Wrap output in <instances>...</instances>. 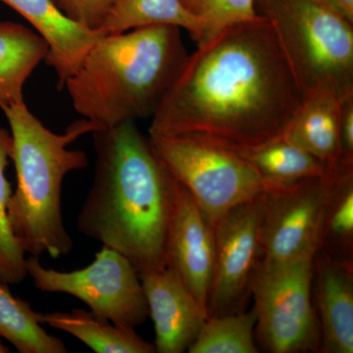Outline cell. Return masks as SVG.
<instances>
[{"instance_id": "obj_7", "label": "cell", "mask_w": 353, "mask_h": 353, "mask_svg": "<svg viewBox=\"0 0 353 353\" xmlns=\"http://www.w3.org/2000/svg\"><path fill=\"white\" fill-rule=\"evenodd\" d=\"M314 256L260 262L250 285L260 343L271 353L319 352V320L312 301Z\"/></svg>"}, {"instance_id": "obj_15", "label": "cell", "mask_w": 353, "mask_h": 353, "mask_svg": "<svg viewBox=\"0 0 353 353\" xmlns=\"http://www.w3.org/2000/svg\"><path fill=\"white\" fill-rule=\"evenodd\" d=\"M341 101L329 94L304 97L301 108L290 121L283 136L310 153L334 170L343 166L340 161Z\"/></svg>"}, {"instance_id": "obj_27", "label": "cell", "mask_w": 353, "mask_h": 353, "mask_svg": "<svg viewBox=\"0 0 353 353\" xmlns=\"http://www.w3.org/2000/svg\"><path fill=\"white\" fill-rule=\"evenodd\" d=\"M353 22V0H323Z\"/></svg>"}, {"instance_id": "obj_10", "label": "cell", "mask_w": 353, "mask_h": 353, "mask_svg": "<svg viewBox=\"0 0 353 353\" xmlns=\"http://www.w3.org/2000/svg\"><path fill=\"white\" fill-rule=\"evenodd\" d=\"M261 196L236 206L214 226V263L208 299V317L239 311L262 261Z\"/></svg>"}, {"instance_id": "obj_24", "label": "cell", "mask_w": 353, "mask_h": 353, "mask_svg": "<svg viewBox=\"0 0 353 353\" xmlns=\"http://www.w3.org/2000/svg\"><path fill=\"white\" fill-rule=\"evenodd\" d=\"M203 28L201 44L228 27L260 17L255 0H181Z\"/></svg>"}, {"instance_id": "obj_11", "label": "cell", "mask_w": 353, "mask_h": 353, "mask_svg": "<svg viewBox=\"0 0 353 353\" xmlns=\"http://www.w3.org/2000/svg\"><path fill=\"white\" fill-rule=\"evenodd\" d=\"M214 228L209 224L189 190L176 181L167 236L166 265L178 273L206 310L214 263Z\"/></svg>"}, {"instance_id": "obj_19", "label": "cell", "mask_w": 353, "mask_h": 353, "mask_svg": "<svg viewBox=\"0 0 353 353\" xmlns=\"http://www.w3.org/2000/svg\"><path fill=\"white\" fill-rule=\"evenodd\" d=\"M152 25H170L189 32L197 46L203 28L190 15L181 0H115L102 25L105 34H119Z\"/></svg>"}, {"instance_id": "obj_20", "label": "cell", "mask_w": 353, "mask_h": 353, "mask_svg": "<svg viewBox=\"0 0 353 353\" xmlns=\"http://www.w3.org/2000/svg\"><path fill=\"white\" fill-rule=\"evenodd\" d=\"M43 313L31 303L13 296L8 285L0 282V336L20 353H66V345L43 328Z\"/></svg>"}, {"instance_id": "obj_13", "label": "cell", "mask_w": 353, "mask_h": 353, "mask_svg": "<svg viewBox=\"0 0 353 353\" xmlns=\"http://www.w3.org/2000/svg\"><path fill=\"white\" fill-rule=\"evenodd\" d=\"M312 285L321 333L319 352L352 353V259H338L320 250L314 256Z\"/></svg>"}, {"instance_id": "obj_22", "label": "cell", "mask_w": 353, "mask_h": 353, "mask_svg": "<svg viewBox=\"0 0 353 353\" xmlns=\"http://www.w3.org/2000/svg\"><path fill=\"white\" fill-rule=\"evenodd\" d=\"M256 314L252 311H236L208 317L202 325L190 353H257L255 345Z\"/></svg>"}, {"instance_id": "obj_25", "label": "cell", "mask_w": 353, "mask_h": 353, "mask_svg": "<svg viewBox=\"0 0 353 353\" xmlns=\"http://www.w3.org/2000/svg\"><path fill=\"white\" fill-rule=\"evenodd\" d=\"M69 20L90 30H101L115 0H51Z\"/></svg>"}, {"instance_id": "obj_4", "label": "cell", "mask_w": 353, "mask_h": 353, "mask_svg": "<svg viewBox=\"0 0 353 353\" xmlns=\"http://www.w3.org/2000/svg\"><path fill=\"white\" fill-rule=\"evenodd\" d=\"M13 138L12 161L17 187L8 203L14 236L26 253L52 259L69 254L73 240L65 228L61 192L65 176L88 166L85 152L68 146L99 127L87 119L77 121L64 134L48 129L27 105L4 109Z\"/></svg>"}, {"instance_id": "obj_5", "label": "cell", "mask_w": 353, "mask_h": 353, "mask_svg": "<svg viewBox=\"0 0 353 353\" xmlns=\"http://www.w3.org/2000/svg\"><path fill=\"white\" fill-rule=\"evenodd\" d=\"M304 97L353 94V22L323 0H255Z\"/></svg>"}, {"instance_id": "obj_6", "label": "cell", "mask_w": 353, "mask_h": 353, "mask_svg": "<svg viewBox=\"0 0 353 353\" xmlns=\"http://www.w3.org/2000/svg\"><path fill=\"white\" fill-rule=\"evenodd\" d=\"M150 141L213 228L231 209L266 190L257 172L232 146L196 134L150 137Z\"/></svg>"}, {"instance_id": "obj_3", "label": "cell", "mask_w": 353, "mask_h": 353, "mask_svg": "<svg viewBox=\"0 0 353 353\" xmlns=\"http://www.w3.org/2000/svg\"><path fill=\"white\" fill-rule=\"evenodd\" d=\"M181 30L146 26L97 39L64 83L76 112L99 129L152 117L189 57Z\"/></svg>"}, {"instance_id": "obj_23", "label": "cell", "mask_w": 353, "mask_h": 353, "mask_svg": "<svg viewBox=\"0 0 353 353\" xmlns=\"http://www.w3.org/2000/svg\"><path fill=\"white\" fill-rule=\"evenodd\" d=\"M12 154V134L0 128V282L8 285L20 284L29 277L26 252L14 236L8 219L12 190L6 176V169Z\"/></svg>"}, {"instance_id": "obj_16", "label": "cell", "mask_w": 353, "mask_h": 353, "mask_svg": "<svg viewBox=\"0 0 353 353\" xmlns=\"http://www.w3.org/2000/svg\"><path fill=\"white\" fill-rule=\"evenodd\" d=\"M50 46L30 28L0 22V108L25 104L24 85L34 70L46 59Z\"/></svg>"}, {"instance_id": "obj_8", "label": "cell", "mask_w": 353, "mask_h": 353, "mask_svg": "<svg viewBox=\"0 0 353 353\" xmlns=\"http://www.w3.org/2000/svg\"><path fill=\"white\" fill-rule=\"evenodd\" d=\"M26 265L37 289L77 297L101 319L136 329L150 315L139 272L127 257L108 246L95 254L92 263L79 270L46 268L39 257L32 255Z\"/></svg>"}, {"instance_id": "obj_21", "label": "cell", "mask_w": 353, "mask_h": 353, "mask_svg": "<svg viewBox=\"0 0 353 353\" xmlns=\"http://www.w3.org/2000/svg\"><path fill=\"white\" fill-rule=\"evenodd\" d=\"M327 171L330 192L321 250L338 259H352L353 166Z\"/></svg>"}, {"instance_id": "obj_28", "label": "cell", "mask_w": 353, "mask_h": 353, "mask_svg": "<svg viewBox=\"0 0 353 353\" xmlns=\"http://www.w3.org/2000/svg\"><path fill=\"white\" fill-rule=\"evenodd\" d=\"M1 339V336H0V353H8L10 350H9V348L6 345H3Z\"/></svg>"}, {"instance_id": "obj_18", "label": "cell", "mask_w": 353, "mask_h": 353, "mask_svg": "<svg viewBox=\"0 0 353 353\" xmlns=\"http://www.w3.org/2000/svg\"><path fill=\"white\" fill-rule=\"evenodd\" d=\"M41 323L75 336L95 352H157L155 345L141 338L134 329L114 324L83 309L43 314Z\"/></svg>"}, {"instance_id": "obj_17", "label": "cell", "mask_w": 353, "mask_h": 353, "mask_svg": "<svg viewBox=\"0 0 353 353\" xmlns=\"http://www.w3.org/2000/svg\"><path fill=\"white\" fill-rule=\"evenodd\" d=\"M259 174L267 190L325 175L326 166L285 136L260 145L234 148Z\"/></svg>"}, {"instance_id": "obj_26", "label": "cell", "mask_w": 353, "mask_h": 353, "mask_svg": "<svg viewBox=\"0 0 353 353\" xmlns=\"http://www.w3.org/2000/svg\"><path fill=\"white\" fill-rule=\"evenodd\" d=\"M340 161L343 166H353V94L341 101Z\"/></svg>"}, {"instance_id": "obj_1", "label": "cell", "mask_w": 353, "mask_h": 353, "mask_svg": "<svg viewBox=\"0 0 353 353\" xmlns=\"http://www.w3.org/2000/svg\"><path fill=\"white\" fill-rule=\"evenodd\" d=\"M303 101L273 28L260 15L197 46L148 132L196 134L248 148L282 136Z\"/></svg>"}, {"instance_id": "obj_2", "label": "cell", "mask_w": 353, "mask_h": 353, "mask_svg": "<svg viewBox=\"0 0 353 353\" xmlns=\"http://www.w3.org/2000/svg\"><path fill=\"white\" fill-rule=\"evenodd\" d=\"M92 139L94 181L79 232L119 252L139 274L165 268L176 179L136 121L97 130Z\"/></svg>"}, {"instance_id": "obj_12", "label": "cell", "mask_w": 353, "mask_h": 353, "mask_svg": "<svg viewBox=\"0 0 353 353\" xmlns=\"http://www.w3.org/2000/svg\"><path fill=\"white\" fill-rule=\"evenodd\" d=\"M139 275L154 323L157 352H185L208 319V310L171 267Z\"/></svg>"}, {"instance_id": "obj_9", "label": "cell", "mask_w": 353, "mask_h": 353, "mask_svg": "<svg viewBox=\"0 0 353 353\" xmlns=\"http://www.w3.org/2000/svg\"><path fill=\"white\" fill-rule=\"evenodd\" d=\"M329 192L328 171L317 178L265 190L260 218L261 262L279 264L315 256L322 248Z\"/></svg>"}, {"instance_id": "obj_14", "label": "cell", "mask_w": 353, "mask_h": 353, "mask_svg": "<svg viewBox=\"0 0 353 353\" xmlns=\"http://www.w3.org/2000/svg\"><path fill=\"white\" fill-rule=\"evenodd\" d=\"M36 29L50 46L46 63L54 69L59 88L75 73L95 41L105 32L69 20L51 0H0Z\"/></svg>"}]
</instances>
